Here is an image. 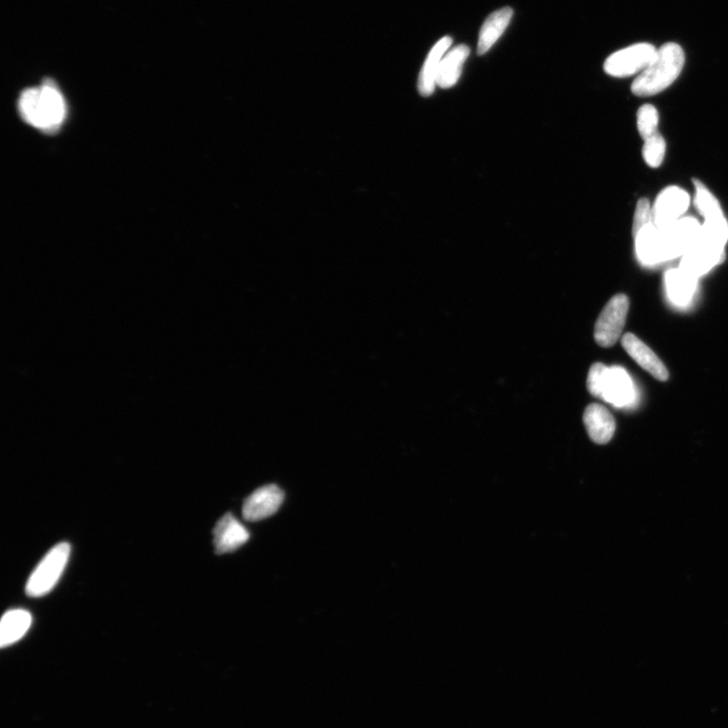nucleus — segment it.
I'll return each instance as SVG.
<instances>
[{"mask_svg": "<svg viewBox=\"0 0 728 728\" xmlns=\"http://www.w3.org/2000/svg\"><path fill=\"white\" fill-rule=\"evenodd\" d=\"M685 64V53L677 43H667L658 49L654 61L633 81L634 96L648 98L658 95L679 78Z\"/></svg>", "mask_w": 728, "mask_h": 728, "instance_id": "f257e3e1", "label": "nucleus"}, {"mask_svg": "<svg viewBox=\"0 0 728 728\" xmlns=\"http://www.w3.org/2000/svg\"><path fill=\"white\" fill-rule=\"evenodd\" d=\"M19 107L23 120L42 130H55L64 121V99L51 82L24 90Z\"/></svg>", "mask_w": 728, "mask_h": 728, "instance_id": "f03ea898", "label": "nucleus"}, {"mask_svg": "<svg viewBox=\"0 0 728 728\" xmlns=\"http://www.w3.org/2000/svg\"><path fill=\"white\" fill-rule=\"evenodd\" d=\"M71 553L70 544L55 546L33 570L25 586L27 595L32 598L43 597L56 586L69 563Z\"/></svg>", "mask_w": 728, "mask_h": 728, "instance_id": "7ed1b4c3", "label": "nucleus"}, {"mask_svg": "<svg viewBox=\"0 0 728 728\" xmlns=\"http://www.w3.org/2000/svg\"><path fill=\"white\" fill-rule=\"evenodd\" d=\"M702 225L695 218L683 217L678 221L658 229L662 261L682 257L697 241Z\"/></svg>", "mask_w": 728, "mask_h": 728, "instance_id": "20e7f679", "label": "nucleus"}, {"mask_svg": "<svg viewBox=\"0 0 728 728\" xmlns=\"http://www.w3.org/2000/svg\"><path fill=\"white\" fill-rule=\"evenodd\" d=\"M658 49L649 43L626 47L606 59L604 70L613 78L623 79L640 74L654 61Z\"/></svg>", "mask_w": 728, "mask_h": 728, "instance_id": "39448f33", "label": "nucleus"}, {"mask_svg": "<svg viewBox=\"0 0 728 728\" xmlns=\"http://www.w3.org/2000/svg\"><path fill=\"white\" fill-rule=\"evenodd\" d=\"M725 245L710 238L701 230L699 238L682 257L680 268L689 275L699 277L723 264L725 258Z\"/></svg>", "mask_w": 728, "mask_h": 728, "instance_id": "423d86ee", "label": "nucleus"}, {"mask_svg": "<svg viewBox=\"0 0 728 728\" xmlns=\"http://www.w3.org/2000/svg\"><path fill=\"white\" fill-rule=\"evenodd\" d=\"M630 310V300L625 294H617L608 302L595 325V341L602 347L613 346L621 337Z\"/></svg>", "mask_w": 728, "mask_h": 728, "instance_id": "0eeeda50", "label": "nucleus"}, {"mask_svg": "<svg viewBox=\"0 0 728 728\" xmlns=\"http://www.w3.org/2000/svg\"><path fill=\"white\" fill-rule=\"evenodd\" d=\"M690 196L678 186H668L660 192L653 206L654 225L660 229L682 219L690 206Z\"/></svg>", "mask_w": 728, "mask_h": 728, "instance_id": "6e6552de", "label": "nucleus"}, {"mask_svg": "<svg viewBox=\"0 0 728 728\" xmlns=\"http://www.w3.org/2000/svg\"><path fill=\"white\" fill-rule=\"evenodd\" d=\"M285 500L281 488L268 485L254 490L244 501L243 518L249 522H257L275 515Z\"/></svg>", "mask_w": 728, "mask_h": 728, "instance_id": "1a4fd4ad", "label": "nucleus"}, {"mask_svg": "<svg viewBox=\"0 0 728 728\" xmlns=\"http://www.w3.org/2000/svg\"><path fill=\"white\" fill-rule=\"evenodd\" d=\"M695 185V205L702 217L705 218V229L715 235L728 238V222L721 204L706 186L700 181H694Z\"/></svg>", "mask_w": 728, "mask_h": 728, "instance_id": "9d476101", "label": "nucleus"}, {"mask_svg": "<svg viewBox=\"0 0 728 728\" xmlns=\"http://www.w3.org/2000/svg\"><path fill=\"white\" fill-rule=\"evenodd\" d=\"M634 397L636 391L628 372L621 367L608 368L601 388L600 399L616 407H625L633 402Z\"/></svg>", "mask_w": 728, "mask_h": 728, "instance_id": "9b49d317", "label": "nucleus"}, {"mask_svg": "<svg viewBox=\"0 0 728 728\" xmlns=\"http://www.w3.org/2000/svg\"><path fill=\"white\" fill-rule=\"evenodd\" d=\"M250 533L237 520L234 516L228 513L216 524L214 529V546L216 554L224 555L235 552L247 543Z\"/></svg>", "mask_w": 728, "mask_h": 728, "instance_id": "f8f14e48", "label": "nucleus"}, {"mask_svg": "<svg viewBox=\"0 0 728 728\" xmlns=\"http://www.w3.org/2000/svg\"><path fill=\"white\" fill-rule=\"evenodd\" d=\"M621 343L626 352L630 355L631 359L637 361L639 366L647 370L649 374L659 380V382H666L668 378V371L665 364L648 345L639 340V338L631 333H626L622 337Z\"/></svg>", "mask_w": 728, "mask_h": 728, "instance_id": "ddd939ff", "label": "nucleus"}, {"mask_svg": "<svg viewBox=\"0 0 728 728\" xmlns=\"http://www.w3.org/2000/svg\"><path fill=\"white\" fill-rule=\"evenodd\" d=\"M583 423L590 438L597 444H606L615 433V419L604 406L591 404L583 413Z\"/></svg>", "mask_w": 728, "mask_h": 728, "instance_id": "4468645a", "label": "nucleus"}, {"mask_svg": "<svg viewBox=\"0 0 728 728\" xmlns=\"http://www.w3.org/2000/svg\"><path fill=\"white\" fill-rule=\"evenodd\" d=\"M453 45L451 37H443L431 49L425 65H423L418 79V90L423 97H430L437 87V74L443 58Z\"/></svg>", "mask_w": 728, "mask_h": 728, "instance_id": "2eb2a0df", "label": "nucleus"}, {"mask_svg": "<svg viewBox=\"0 0 728 728\" xmlns=\"http://www.w3.org/2000/svg\"><path fill=\"white\" fill-rule=\"evenodd\" d=\"M470 53L471 49L467 45H459L448 50L439 66L436 80L438 88L452 89L459 82L463 65Z\"/></svg>", "mask_w": 728, "mask_h": 728, "instance_id": "dca6fc26", "label": "nucleus"}, {"mask_svg": "<svg viewBox=\"0 0 728 728\" xmlns=\"http://www.w3.org/2000/svg\"><path fill=\"white\" fill-rule=\"evenodd\" d=\"M513 16L511 7L500 8L490 14L481 25L478 43V54L485 55L489 52L499 39H500L509 25Z\"/></svg>", "mask_w": 728, "mask_h": 728, "instance_id": "f3484780", "label": "nucleus"}, {"mask_svg": "<svg viewBox=\"0 0 728 728\" xmlns=\"http://www.w3.org/2000/svg\"><path fill=\"white\" fill-rule=\"evenodd\" d=\"M32 621V614L23 609H13L5 613L0 623V646H12L23 639L29 631Z\"/></svg>", "mask_w": 728, "mask_h": 728, "instance_id": "a211bd4d", "label": "nucleus"}, {"mask_svg": "<svg viewBox=\"0 0 728 728\" xmlns=\"http://www.w3.org/2000/svg\"><path fill=\"white\" fill-rule=\"evenodd\" d=\"M697 277L677 268L666 274V286L668 296L677 304H687L696 290Z\"/></svg>", "mask_w": 728, "mask_h": 728, "instance_id": "6ab92c4d", "label": "nucleus"}, {"mask_svg": "<svg viewBox=\"0 0 728 728\" xmlns=\"http://www.w3.org/2000/svg\"><path fill=\"white\" fill-rule=\"evenodd\" d=\"M634 239L637 256L642 265L656 266L663 262L660 257L659 231L654 224L643 227L634 235Z\"/></svg>", "mask_w": 728, "mask_h": 728, "instance_id": "aec40b11", "label": "nucleus"}, {"mask_svg": "<svg viewBox=\"0 0 728 728\" xmlns=\"http://www.w3.org/2000/svg\"><path fill=\"white\" fill-rule=\"evenodd\" d=\"M667 144L665 138L658 132L645 140L642 148V157L651 168L662 165L666 155Z\"/></svg>", "mask_w": 728, "mask_h": 728, "instance_id": "412c9836", "label": "nucleus"}, {"mask_svg": "<svg viewBox=\"0 0 728 728\" xmlns=\"http://www.w3.org/2000/svg\"><path fill=\"white\" fill-rule=\"evenodd\" d=\"M658 112L654 106L645 105L639 109L638 129L643 140L658 133Z\"/></svg>", "mask_w": 728, "mask_h": 728, "instance_id": "4be33fe9", "label": "nucleus"}, {"mask_svg": "<svg viewBox=\"0 0 728 728\" xmlns=\"http://www.w3.org/2000/svg\"><path fill=\"white\" fill-rule=\"evenodd\" d=\"M654 224L653 218V206L648 199H641L639 201L636 213H634L632 234H638L643 227Z\"/></svg>", "mask_w": 728, "mask_h": 728, "instance_id": "5701e85b", "label": "nucleus"}, {"mask_svg": "<svg viewBox=\"0 0 728 728\" xmlns=\"http://www.w3.org/2000/svg\"><path fill=\"white\" fill-rule=\"evenodd\" d=\"M607 369L608 368L600 362L593 364L590 369L587 386L589 392L596 397H600L601 387H602Z\"/></svg>", "mask_w": 728, "mask_h": 728, "instance_id": "b1692460", "label": "nucleus"}]
</instances>
